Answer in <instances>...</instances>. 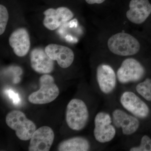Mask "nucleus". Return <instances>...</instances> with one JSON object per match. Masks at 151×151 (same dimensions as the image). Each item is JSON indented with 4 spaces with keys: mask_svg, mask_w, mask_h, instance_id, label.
<instances>
[{
    "mask_svg": "<svg viewBox=\"0 0 151 151\" xmlns=\"http://www.w3.org/2000/svg\"><path fill=\"white\" fill-rule=\"evenodd\" d=\"M9 43L17 56H25L30 47V41L27 31L23 28L16 30L10 36Z\"/></svg>",
    "mask_w": 151,
    "mask_h": 151,
    "instance_id": "obj_15",
    "label": "nucleus"
},
{
    "mask_svg": "<svg viewBox=\"0 0 151 151\" xmlns=\"http://www.w3.org/2000/svg\"><path fill=\"white\" fill-rule=\"evenodd\" d=\"M145 72V68L137 60L127 58L122 62L116 75L119 82L125 84L139 81Z\"/></svg>",
    "mask_w": 151,
    "mask_h": 151,
    "instance_id": "obj_6",
    "label": "nucleus"
},
{
    "mask_svg": "<svg viewBox=\"0 0 151 151\" xmlns=\"http://www.w3.org/2000/svg\"><path fill=\"white\" fill-rule=\"evenodd\" d=\"M96 77L99 88L104 94H110L116 88L117 75L111 65L105 63L98 65L96 70Z\"/></svg>",
    "mask_w": 151,
    "mask_h": 151,
    "instance_id": "obj_11",
    "label": "nucleus"
},
{
    "mask_svg": "<svg viewBox=\"0 0 151 151\" xmlns=\"http://www.w3.org/2000/svg\"><path fill=\"white\" fill-rule=\"evenodd\" d=\"M47 54L53 60H56L60 67H69L73 63L74 54L71 49L60 45L51 44L45 49Z\"/></svg>",
    "mask_w": 151,
    "mask_h": 151,
    "instance_id": "obj_13",
    "label": "nucleus"
},
{
    "mask_svg": "<svg viewBox=\"0 0 151 151\" xmlns=\"http://www.w3.org/2000/svg\"><path fill=\"white\" fill-rule=\"evenodd\" d=\"M54 61L42 48L34 49L31 52V65L37 73L42 74L51 73L54 69Z\"/></svg>",
    "mask_w": 151,
    "mask_h": 151,
    "instance_id": "obj_14",
    "label": "nucleus"
},
{
    "mask_svg": "<svg viewBox=\"0 0 151 151\" xmlns=\"http://www.w3.org/2000/svg\"><path fill=\"white\" fill-rule=\"evenodd\" d=\"M6 92L8 94L9 97H10V98L13 100L14 103L16 104L19 102L20 98L18 94L15 93L13 90H11V89L8 90Z\"/></svg>",
    "mask_w": 151,
    "mask_h": 151,
    "instance_id": "obj_20",
    "label": "nucleus"
},
{
    "mask_svg": "<svg viewBox=\"0 0 151 151\" xmlns=\"http://www.w3.org/2000/svg\"><path fill=\"white\" fill-rule=\"evenodd\" d=\"M87 4H101L105 1V0H85Z\"/></svg>",
    "mask_w": 151,
    "mask_h": 151,
    "instance_id": "obj_21",
    "label": "nucleus"
},
{
    "mask_svg": "<svg viewBox=\"0 0 151 151\" xmlns=\"http://www.w3.org/2000/svg\"><path fill=\"white\" fill-rule=\"evenodd\" d=\"M120 101L124 109L137 118L144 119L148 116V106L134 92H124L120 97Z\"/></svg>",
    "mask_w": 151,
    "mask_h": 151,
    "instance_id": "obj_7",
    "label": "nucleus"
},
{
    "mask_svg": "<svg viewBox=\"0 0 151 151\" xmlns=\"http://www.w3.org/2000/svg\"><path fill=\"white\" fill-rule=\"evenodd\" d=\"M40 88L33 92L28 97L29 101L37 105L50 103L56 99L59 94V89L51 76L45 74L39 79Z\"/></svg>",
    "mask_w": 151,
    "mask_h": 151,
    "instance_id": "obj_4",
    "label": "nucleus"
},
{
    "mask_svg": "<svg viewBox=\"0 0 151 151\" xmlns=\"http://www.w3.org/2000/svg\"><path fill=\"white\" fill-rule=\"evenodd\" d=\"M108 48L114 54L129 56L137 54L140 50V44L134 37L121 32L111 36L107 42Z\"/></svg>",
    "mask_w": 151,
    "mask_h": 151,
    "instance_id": "obj_1",
    "label": "nucleus"
},
{
    "mask_svg": "<svg viewBox=\"0 0 151 151\" xmlns=\"http://www.w3.org/2000/svg\"><path fill=\"white\" fill-rule=\"evenodd\" d=\"M43 14L45 15L43 25L50 30L57 29L73 17L72 12L65 7H60L56 9H48L44 11Z\"/></svg>",
    "mask_w": 151,
    "mask_h": 151,
    "instance_id": "obj_9",
    "label": "nucleus"
},
{
    "mask_svg": "<svg viewBox=\"0 0 151 151\" xmlns=\"http://www.w3.org/2000/svg\"><path fill=\"white\" fill-rule=\"evenodd\" d=\"M130 151H151V138L147 135H144L141 139L139 145L132 147L130 148Z\"/></svg>",
    "mask_w": 151,
    "mask_h": 151,
    "instance_id": "obj_18",
    "label": "nucleus"
},
{
    "mask_svg": "<svg viewBox=\"0 0 151 151\" xmlns=\"http://www.w3.org/2000/svg\"><path fill=\"white\" fill-rule=\"evenodd\" d=\"M9 19L7 9L3 5H0V35H2L5 31Z\"/></svg>",
    "mask_w": 151,
    "mask_h": 151,
    "instance_id": "obj_19",
    "label": "nucleus"
},
{
    "mask_svg": "<svg viewBox=\"0 0 151 151\" xmlns=\"http://www.w3.org/2000/svg\"><path fill=\"white\" fill-rule=\"evenodd\" d=\"M90 148V143L88 140L82 137H77L62 141L58 145V150L87 151Z\"/></svg>",
    "mask_w": 151,
    "mask_h": 151,
    "instance_id": "obj_16",
    "label": "nucleus"
},
{
    "mask_svg": "<svg viewBox=\"0 0 151 151\" xmlns=\"http://www.w3.org/2000/svg\"><path fill=\"white\" fill-rule=\"evenodd\" d=\"M94 123V137L97 142L101 143L109 142L116 137V128L109 113L99 112L95 116Z\"/></svg>",
    "mask_w": 151,
    "mask_h": 151,
    "instance_id": "obj_5",
    "label": "nucleus"
},
{
    "mask_svg": "<svg viewBox=\"0 0 151 151\" xmlns=\"http://www.w3.org/2000/svg\"><path fill=\"white\" fill-rule=\"evenodd\" d=\"M89 118V111L84 101L79 99L70 100L65 112V120L70 129L77 131L83 129Z\"/></svg>",
    "mask_w": 151,
    "mask_h": 151,
    "instance_id": "obj_2",
    "label": "nucleus"
},
{
    "mask_svg": "<svg viewBox=\"0 0 151 151\" xmlns=\"http://www.w3.org/2000/svg\"><path fill=\"white\" fill-rule=\"evenodd\" d=\"M6 122L9 128L15 131L17 137L21 140L30 139L36 130L35 124L28 119L24 113L18 110L8 113Z\"/></svg>",
    "mask_w": 151,
    "mask_h": 151,
    "instance_id": "obj_3",
    "label": "nucleus"
},
{
    "mask_svg": "<svg viewBox=\"0 0 151 151\" xmlns=\"http://www.w3.org/2000/svg\"><path fill=\"white\" fill-rule=\"evenodd\" d=\"M151 14V4L149 0H131L126 13L127 19L134 24H142Z\"/></svg>",
    "mask_w": 151,
    "mask_h": 151,
    "instance_id": "obj_12",
    "label": "nucleus"
},
{
    "mask_svg": "<svg viewBox=\"0 0 151 151\" xmlns=\"http://www.w3.org/2000/svg\"><path fill=\"white\" fill-rule=\"evenodd\" d=\"M136 91L144 99L151 101V78H146L145 81L139 83L136 87Z\"/></svg>",
    "mask_w": 151,
    "mask_h": 151,
    "instance_id": "obj_17",
    "label": "nucleus"
},
{
    "mask_svg": "<svg viewBox=\"0 0 151 151\" xmlns=\"http://www.w3.org/2000/svg\"><path fill=\"white\" fill-rule=\"evenodd\" d=\"M112 118L115 127L121 128L123 134L127 136L134 134L140 127L138 118L121 109L114 110L112 113Z\"/></svg>",
    "mask_w": 151,
    "mask_h": 151,
    "instance_id": "obj_10",
    "label": "nucleus"
},
{
    "mask_svg": "<svg viewBox=\"0 0 151 151\" xmlns=\"http://www.w3.org/2000/svg\"><path fill=\"white\" fill-rule=\"evenodd\" d=\"M55 134L51 128L43 126L35 130L30 139L28 150L48 151L54 141Z\"/></svg>",
    "mask_w": 151,
    "mask_h": 151,
    "instance_id": "obj_8",
    "label": "nucleus"
}]
</instances>
